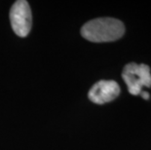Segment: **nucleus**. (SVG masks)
<instances>
[{"instance_id": "nucleus-1", "label": "nucleus", "mask_w": 151, "mask_h": 150, "mask_svg": "<svg viewBox=\"0 0 151 150\" xmlns=\"http://www.w3.org/2000/svg\"><path fill=\"white\" fill-rule=\"evenodd\" d=\"M125 27L121 21L113 18H99L86 23L81 28V34L91 42H112L123 36Z\"/></svg>"}, {"instance_id": "nucleus-2", "label": "nucleus", "mask_w": 151, "mask_h": 150, "mask_svg": "<svg viewBox=\"0 0 151 150\" xmlns=\"http://www.w3.org/2000/svg\"><path fill=\"white\" fill-rule=\"evenodd\" d=\"M122 78L126 83L129 93L134 95H139L143 87H151V73L148 65L131 62L125 66Z\"/></svg>"}, {"instance_id": "nucleus-3", "label": "nucleus", "mask_w": 151, "mask_h": 150, "mask_svg": "<svg viewBox=\"0 0 151 150\" xmlns=\"http://www.w3.org/2000/svg\"><path fill=\"white\" fill-rule=\"evenodd\" d=\"M10 22L14 32L20 37L29 33L32 24L31 10L27 1L19 0L13 4L10 10Z\"/></svg>"}, {"instance_id": "nucleus-4", "label": "nucleus", "mask_w": 151, "mask_h": 150, "mask_svg": "<svg viewBox=\"0 0 151 150\" xmlns=\"http://www.w3.org/2000/svg\"><path fill=\"white\" fill-rule=\"evenodd\" d=\"M120 94V87L113 80L97 82L88 93L89 100L97 104H104L115 100Z\"/></svg>"}, {"instance_id": "nucleus-5", "label": "nucleus", "mask_w": 151, "mask_h": 150, "mask_svg": "<svg viewBox=\"0 0 151 150\" xmlns=\"http://www.w3.org/2000/svg\"><path fill=\"white\" fill-rule=\"evenodd\" d=\"M139 95H141V98H144V100H149V98H150L149 93H148V92H146V91H142Z\"/></svg>"}]
</instances>
